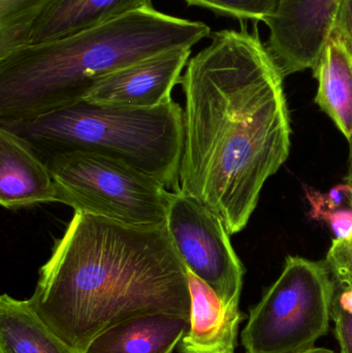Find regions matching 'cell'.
<instances>
[{
	"mask_svg": "<svg viewBox=\"0 0 352 353\" xmlns=\"http://www.w3.org/2000/svg\"><path fill=\"white\" fill-rule=\"evenodd\" d=\"M211 37L180 82L185 94L180 186L235 234L289 159L291 118L284 77L258 26Z\"/></svg>",
	"mask_w": 352,
	"mask_h": 353,
	"instance_id": "1",
	"label": "cell"
},
{
	"mask_svg": "<svg viewBox=\"0 0 352 353\" xmlns=\"http://www.w3.org/2000/svg\"><path fill=\"white\" fill-rule=\"evenodd\" d=\"M68 345L93 340L138 315L190 319L187 268L167 225L134 226L76 211L41 267L28 300Z\"/></svg>",
	"mask_w": 352,
	"mask_h": 353,
	"instance_id": "2",
	"label": "cell"
},
{
	"mask_svg": "<svg viewBox=\"0 0 352 353\" xmlns=\"http://www.w3.org/2000/svg\"><path fill=\"white\" fill-rule=\"evenodd\" d=\"M208 25L152 6L81 32L26 45L0 58V125L20 123L84 101L112 72L210 37Z\"/></svg>",
	"mask_w": 352,
	"mask_h": 353,
	"instance_id": "3",
	"label": "cell"
},
{
	"mask_svg": "<svg viewBox=\"0 0 352 353\" xmlns=\"http://www.w3.org/2000/svg\"><path fill=\"white\" fill-rule=\"evenodd\" d=\"M2 128L22 137L41 159L74 151L95 153L156 179L172 192L181 190L184 110L176 101L132 108L83 101Z\"/></svg>",
	"mask_w": 352,
	"mask_h": 353,
	"instance_id": "4",
	"label": "cell"
},
{
	"mask_svg": "<svg viewBox=\"0 0 352 353\" xmlns=\"http://www.w3.org/2000/svg\"><path fill=\"white\" fill-rule=\"evenodd\" d=\"M326 261L289 256L282 273L250 312L247 353H303L327 335L336 281Z\"/></svg>",
	"mask_w": 352,
	"mask_h": 353,
	"instance_id": "5",
	"label": "cell"
},
{
	"mask_svg": "<svg viewBox=\"0 0 352 353\" xmlns=\"http://www.w3.org/2000/svg\"><path fill=\"white\" fill-rule=\"evenodd\" d=\"M58 203L134 226L165 224L174 193L156 179L121 161L95 153H59L43 159Z\"/></svg>",
	"mask_w": 352,
	"mask_h": 353,
	"instance_id": "6",
	"label": "cell"
},
{
	"mask_svg": "<svg viewBox=\"0 0 352 353\" xmlns=\"http://www.w3.org/2000/svg\"><path fill=\"white\" fill-rule=\"evenodd\" d=\"M188 271L208 284L227 305H239L245 269L222 220L183 191L174 193L165 221Z\"/></svg>",
	"mask_w": 352,
	"mask_h": 353,
	"instance_id": "7",
	"label": "cell"
},
{
	"mask_svg": "<svg viewBox=\"0 0 352 353\" xmlns=\"http://www.w3.org/2000/svg\"><path fill=\"white\" fill-rule=\"evenodd\" d=\"M335 0H279L266 21L268 47L283 77L313 68L334 27Z\"/></svg>",
	"mask_w": 352,
	"mask_h": 353,
	"instance_id": "8",
	"label": "cell"
},
{
	"mask_svg": "<svg viewBox=\"0 0 352 353\" xmlns=\"http://www.w3.org/2000/svg\"><path fill=\"white\" fill-rule=\"evenodd\" d=\"M190 55L191 48H177L120 68L99 81L84 101L132 108H154L169 103Z\"/></svg>",
	"mask_w": 352,
	"mask_h": 353,
	"instance_id": "9",
	"label": "cell"
},
{
	"mask_svg": "<svg viewBox=\"0 0 352 353\" xmlns=\"http://www.w3.org/2000/svg\"><path fill=\"white\" fill-rule=\"evenodd\" d=\"M58 203L47 163L22 137L0 126V203L6 209Z\"/></svg>",
	"mask_w": 352,
	"mask_h": 353,
	"instance_id": "10",
	"label": "cell"
},
{
	"mask_svg": "<svg viewBox=\"0 0 352 353\" xmlns=\"http://www.w3.org/2000/svg\"><path fill=\"white\" fill-rule=\"evenodd\" d=\"M189 327L178 344L179 353H235L245 315L239 305H227L216 292L187 270Z\"/></svg>",
	"mask_w": 352,
	"mask_h": 353,
	"instance_id": "11",
	"label": "cell"
},
{
	"mask_svg": "<svg viewBox=\"0 0 352 353\" xmlns=\"http://www.w3.org/2000/svg\"><path fill=\"white\" fill-rule=\"evenodd\" d=\"M150 6L151 0H50L31 25L27 45L62 39Z\"/></svg>",
	"mask_w": 352,
	"mask_h": 353,
	"instance_id": "12",
	"label": "cell"
},
{
	"mask_svg": "<svg viewBox=\"0 0 352 353\" xmlns=\"http://www.w3.org/2000/svg\"><path fill=\"white\" fill-rule=\"evenodd\" d=\"M188 327L180 315H138L103 332L85 353H174Z\"/></svg>",
	"mask_w": 352,
	"mask_h": 353,
	"instance_id": "13",
	"label": "cell"
},
{
	"mask_svg": "<svg viewBox=\"0 0 352 353\" xmlns=\"http://www.w3.org/2000/svg\"><path fill=\"white\" fill-rule=\"evenodd\" d=\"M312 70L318 83L315 103L351 142L352 46L335 27Z\"/></svg>",
	"mask_w": 352,
	"mask_h": 353,
	"instance_id": "14",
	"label": "cell"
},
{
	"mask_svg": "<svg viewBox=\"0 0 352 353\" xmlns=\"http://www.w3.org/2000/svg\"><path fill=\"white\" fill-rule=\"evenodd\" d=\"M0 353H84L68 345L27 300L0 296Z\"/></svg>",
	"mask_w": 352,
	"mask_h": 353,
	"instance_id": "15",
	"label": "cell"
},
{
	"mask_svg": "<svg viewBox=\"0 0 352 353\" xmlns=\"http://www.w3.org/2000/svg\"><path fill=\"white\" fill-rule=\"evenodd\" d=\"M50 0H0V58L28 41L29 30Z\"/></svg>",
	"mask_w": 352,
	"mask_h": 353,
	"instance_id": "16",
	"label": "cell"
},
{
	"mask_svg": "<svg viewBox=\"0 0 352 353\" xmlns=\"http://www.w3.org/2000/svg\"><path fill=\"white\" fill-rule=\"evenodd\" d=\"M188 6H200L220 16L238 20L266 22L273 16L279 0H185Z\"/></svg>",
	"mask_w": 352,
	"mask_h": 353,
	"instance_id": "17",
	"label": "cell"
},
{
	"mask_svg": "<svg viewBox=\"0 0 352 353\" xmlns=\"http://www.w3.org/2000/svg\"><path fill=\"white\" fill-rule=\"evenodd\" d=\"M331 319L336 325L341 353H352V288L340 285L337 281Z\"/></svg>",
	"mask_w": 352,
	"mask_h": 353,
	"instance_id": "18",
	"label": "cell"
},
{
	"mask_svg": "<svg viewBox=\"0 0 352 353\" xmlns=\"http://www.w3.org/2000/svg\"><path fill=\"white\" fill-rule=\"evenodd\" d=\"M326 263L340 285L352 288V239L333 241Z\"/></svg>",
	"mask_w": 352,
	"mask_h": 353,
	"instance_id": "19",
	"label": "cell"
},
{
	"mask_svg": "<svg viewBox=\"0 0 352 353\" xmlns=\"http://www.w3.org/2000/svg\"><path fill=\"white\" fill-rule=\"evenodd\" d=\"M308 199L312 205V216L324 219L329 214L342 207L352 205V185H339L327 194H310Z\"/></svg>",
	"mask_w": 352,
	"mask_h": 353,
	"instance_id": "20",
	"label": "cell"
},
{
	"mask_svg": "<svg viewBox=\"0 0 352 353\" xmlns=\"http://www.w3.org/2000/svg\"><path fill=\"white\" fill-rule=\"evenodd\" d=\"M326 221L330 224L335 236L338 240L352 239V205L340 208L329 214Z\"/></svg>",
	"mask_w": 352,
	"mask_h": 353,
	"instance_id": "21",
	"label": "cell"
},
{
	"mask_svg": "<svg viewBox=\"0 0 352 353\" xmlns=\"http://www.w3.org/2000/svg\"><path fill=\"white\" fill-rule=\"evenodd\" d=\"M334 27L352 46V0H341L335 14Z\"/></svg>",
	"mask_w": 352,
	"mask_h": 353,
	"instance_id": "22",
	"label": "cell"
},
{
	"mask_svg": "<svg viewBox=\"0 0 352 353\" xmlns=\"http://www.w3.org/2000/svg\"><path fill=\"white\" fill-rule=\"evenodd\" d=\"M303 353H335L332 350H327V348H318L314 347L313 350H308V352Z\"/></svg>",
	"mask_w": 352,
	"mask_h": 353,
	"instance_id": "23",
	"label": "cell"
},
{
	"mask_svg": "<svg viewBox=\"0 0 352 353\" xmlns=\"http://www.w3.org/2000/svg\"><path fill=\"white\" fill-rule=\"evenodd\" d=\"M335 2H336V10H337V6H339V3H340L341 0H335Z\"/></svg>",
	"mask_w": 352,
	"mask_h": 353,
	"instance_id": "24",
	"label": "cell"
},
{
	"mask_svg": "<svg viewBox=\"0 0 352 353\" xmlns=\"http://www.w3.org/2000/svg\"><path fill=\"white\" fill-rule=\"evenodd\" d=\"M352 185V184H351Z\"/></svg>",
	"mask_w": 352,
	"mask_h": 353,
	"instance_id": "25",
	"label": "cell"
}]
</instances>
